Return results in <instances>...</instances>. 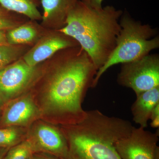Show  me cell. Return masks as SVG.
<instances>
[{
    "mask_svg": "<svg viewBox=\"0 0 159 159\" xmlns=\"http://www.w3.org/2000/svg\"><path fill=\"white\" fill-rule=\"evenodd\" d=\"M3 104V99L1 98V96H0V107H2V106Z\"/></svg>",
    "mask_w": 159,
    "mask_h": 159,
    "instance_id": "cb8c5ba5",
    "label": "cell"
},
{
    "mask_svg": "<svg viewBox=\"0 0 159 159\" xmlns=\"http://www.w3.org/2000/svg\"><path fill=\"white\" fill-rule=\"evenodd\" d=\"M36 72L31 66L19 59L0 69V96L7 100L22 92L31 82Z\"/></svg>",
    "mask_w": 159,
    "mask_h": 159,
    "instance_id": "8992f818",
    "label": "cell"
},
{
    "mask_svg": "<svg viewBox=\"0 0 159 159\" xmlns=\"http://www.w3.org/2000/svg\"><path fill=\"white\" fill-rule=\"evenodd\" d=\"M28 159H33V157H32V156H31V157H30V158H29Z\"/></svg>",
    "mask_w": 159,
    "mask_h": 159,
    "instance_id": "d4e9b609",
    "label": "cell"
},
{
    "mask_svg": "<svg viewBox=\"0 0 159 159\" xmlns=\"http://www.w3.org/2000/svg\"><path fill=\"white\" fill-rule=\"evenodd\" d=\"M9 148H0V159H3Z\"/></svg>",
    "mask_w": 159,
    "mask_h": 159,
    "instance_id": "7402d4cb",
    "label": "cell"
},
{
    "mask_svg": "<svg viewBox=\"0 0 159 159\" xmlns=\"http://www.w3.org/2000/svg\"><path fill=\"white\" fill-rule=\"evenodd\" d=\"M119 24L121 30L116 48L105 64L97 71L93 88L97 86L102 74L111 67L140 59L152 50L159 48L157 28L135 20L126 9L123 11Z\"/></svg>",
    "mask_w": 159,
    "mask_h": 159,
    "instance_id": "3957f363",
    "label": "cell"
},
{
    "mask_svg": "<svg viewBox=\"0 0 159 159\" xmlns=\"http://www.w3.org/2000/svg\"><path fill=\"white\" fill-rule=\"evenodd\" d=\"M136 96V99L131 108L133 121L145 129L152 110L159 103V86Z\"/></svg>",
    "mask_w": 159,
    "mask_h": 159,
    "instance_id": "30bf717a",
    "label": "cell"
},
{
    "mask_svg": "<svg viewBox=\"0 0 159 159\" xmlns=\"http://www.w3.org/2000/svg\"><path fill=\"white\" fill-rule=\"evenodd\" d=\"M122 13L112 6L95 9L79 0L70 11L65 26L58 31L75 40L98 71L116 48Z\"/></svg>",
    "mask_w": 159,
    "mask_h": 159,
    "instance_id": "7a4b0ae2",
    "label": "cell"
},
{
    "mask_svg": "<svg viewBox=\"0 0 159 159\" xmlns=\"http://www.w3.org/2000/svg\"><path fill=\"white\" fill-rule=\"evenodd\" d=\"M50 157L43 154H35L32 156V157L34 159H63L58 157Z\"/></svg>",
    "mask_w": 159,
    "mask_h": 159,
    "instance_id": "44dd1931",
    "label": "cell"
},
{
    "mask_svg": "<svg viewBox=\"0 0 159 159\" xmlns=\"http://www.w3.org/2000/svg\"><path fill=\"white\" fill-rule=\"evenodd\" d=\"M35 106L29 98L12 102L5 110L2 118L4 126L20 125L30 120L35 113Z\"/></svg>",
    "mask_w": 159,
    "mask_h": 159,
    "instance_id": "8fae6325",
    "label": "cell"
},
{
    "mask_svg": "<svg viewBox=\"0 0 159 159\" xmlns=\"http://www.w3.org/2000/svg\"><path fill=\"white\" fill-rule=\"evenodd\" d=\"M91 8L97 9H102V2L103 0H80Z\"/></svg>",
    "mask_w": 159,
    "mask_h": 159,
    "instance_id": "d6986e66",
    "label": "cell"
},
{
    "mask_svg": "<svg viewBox=\"0 0 159 159\" xmlns=\"http://www.w3.org/2000/svg\"><path fill=\"white\" fill-rule=\"evenodd\" d=\"M78 46L75 40L57 31L40 40L22 58L29 65L36 66L61 50Z\"/></svg>",
    "mask_w": 159,
    "mask_h": 159,
    "instance_id": "52a82bcc",
    "label": "cell"
},
{
    "mask_svg": "<svg viewBox=\"0 0 159 159\" xmlns=\"http://www.w3.org/2000/svg\"><path fill=\"white\" fill-rule=\"evenodd\" d=\"M4 9L3 8H2L1 6H0V10H2V9Z\"/></svg>",
    "mask_w": 159,
    "mask_h": 159,
    "instance_id": "484cf974",
    "label": "cell"
},
{
    "mask_svg": "<svg viewBox=\"0 0 159 159\" xmlns=\"http://www.w3.org/2000/svg\"><path fill=\"white\" fill-rule=\"evenodd\" d=\"M40 0H0V6L7 11L21 15L31 20L42 19L38 9Z\"/></svg>",
    "mask_w": 159,
    "mask_h": 159,
    "instance_id": "7c38bea8",
    "label": "cell"
},
{
    "mask_svg": "<svg viewBox=\"0 0 159 159\" xmlns=\"http://www.w3.org/2000/svg\"><path fill=\"white\" fill-rule=\"evenodd\" d=\"M117 81L119 85L132 89L136 95L159 86V54H149L122 64Z\"/></svg>",
    "mask_w": 159,
    "mask_h": 159,
    "instance_id": "277c9868",
    "label": "cell"
},
{
    "mask_svg": "<svg viewBox=\"0 0 159 159\" xmlns=\"http://www.w3.org/2000/svg\"><path fill=\"white\" fill-rule=\"evenodd\" d=\"M151 126L152 128H159V103L156 106L151 115Z\"/></svg>",
    "mask_w": 159,
    "mask_h": 159,
    "instance_id": "ac0fdd59",
    "label": "cell"
},
{
    "mask_svg": "<svg viewBox=\"0 0 159 159\" xmlns=\"http://www.w3.org/2000/svg\"><path fill=\"white\" fill-rule=\"evenodd\" d=\"M154 159H159V149L157 150Z\"/></svg>",
    "mask_w": 159,
    "mask_h": 159,
    "instance_id": "603a6c76",
    "label": "cell"
},
{
    "mask_svg": "<svg viewBox=\"0 0 159 159\" xmlns=\"http://www.w3.org/2000/svg\"><path fill=\"white\" fill-rule=\"evenodd\" d=\"M6 31L0 30V46L9 44L7 43L6 36Z\"/></svg>",
    "mask_w": 159,
    "mask_h": 159,
    "instance_id": "ffe728a7",
    "label": "cell"
},
{
    "mask_svg": "<svg viewBox=\"0 0 159 159\" xmlns=\"http://www.w3.org/2000/svg\"><path fill=\"white\" fill-rule=\"evenodd\" d=\"M18 140V134L14 129H0V148H9L16 144Z\"/></svg>",
    "mask_w": 159,
    "mask_h": 159,
    "instance_id": "2e32d148",
    "label": "cell"
},
{
    "mask_svg": "<svg viewBox=\"0 0 159 159\" xmlns=\"http://www.w3.org/2000/svg\"><path fill=\"white\" fill-rule=\"evenodd\" d=\"M79 0H40L43 24L57 31L63 28L70 11Z\"/></svg>",
    "mask_w": 159,
    "mask_h": 159,
    "instance_id": "9c48e42d",
    "label": "cell"
},
{
    "mask_svg": "<svg viewBox=\"0 0 159 159\" xmlns=\"http://www.w3.org/2000/svg\"><path fill=\"white\" fill-rule=\"evenodd\" d=\"M158 141V130L154 133L133 126L128 136L116 142L115 148L121 159H154Z\"/></svg>",
    "mask_w": 159,
    "mask_h": 159,
    "instance_id": "5b68a950",
    "label": "cell"
},
{
    "mask_svg": "<svg viewBox=\"0 0 159 159\" xmlns=\"http://www.w3.org/2000/svg\"><path fill=\"white\" fill-rule=\"evenodd\" d=\"M33 152L31 142L26 141L8 150L3 159H28Z\"/></svg>",
    "mask_w": 159,
    "mask_h": 159,
    "instance_id": "9a60e30c",
    "label": "cell"
},
{
    "mask_svg": "<svg viewBox=\"0 0 159 159\" xmlns=\"http://www.w3.org/2000/svg\"><path fill=\"white\" fill-rule=\"evenodd\" d=\"M24 51V49L19 46H0V69L20 59Z\"/></svg>",
    "mask_w": 159,
    "mask_h": 159,
    "instance_id": "5bb4252c",
    "label": "cell"
},
{
    "mask_svg": "<svg viewBox=\"0 0 159 159\" xmlns=\"http://www.w3.org/2000/svg\"><path fill=\"white\" fill-rule=\"evenodd\" d=\"M27 23L7 30L6 33L7 43L11 45L31 43L38 37V31L34 26Z\"/></svg>",
    "mask_w": 159,
    "mask_h": 159,
    "instance_id": "4fadbf2b",
    "label": "cell"
},
{
    "mask_svg": "<svg viewBox=\"0 0 159 159\" xmlns=\"http://www.w3.org/2000/svg\"><path fill=\"white\" fill-rule=\"evenodd\" d=\"M58 53L46 87V105L61 122L73 125L86 116L82 103L88 90L93 88L97 69L80 46Z\"/></svg>",
    "mask_w": 159,
    "mask_h": 159,
    "instance_id": "6da1fadb",
    "label": "cell"
},
{
    "mask_svg": "<svg viewBox=\"0 0 159 159\" xmlns=\"http://www.w3.org/2000/svg\"><path fill=\"white\" fill-rule=\"evenodd\" d=\"M35 142L31 143L33 151L45 152L63 159H71L64 135L57 129L41 125L35 131Z\"/></svg>",
    "mask_w": 159,
    "mask_h": 159,
    "instance_id": "ba28073f",
    "label": "cell"
},
{
    "mask_svg": "<svg viewBox=\"0 0 159 159\" xmlns=\"http://www.w3.org/2000/svg\"><path fill=\"white\" fill-rule=\"evenodd\" d=\"M11 12L5 9L0 10V30L7 31L18 26V21L16 16L11 15Z\"/></svg>",
    "mask_w": 159,
    "mask_h": 159,
    "instance_id": "e0dca14e",
    "label": "cell"
}]
</instances>
